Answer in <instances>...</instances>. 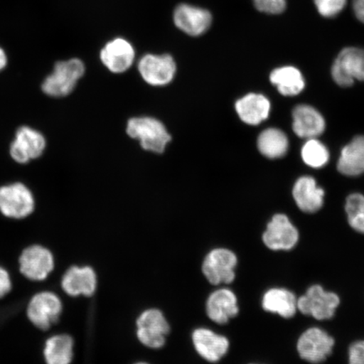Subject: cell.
<instances>
[{
	"label": "cell",
	"instance_id": "277c9868",
	"mask_svg": "<svg viewBox=\"0 0 364 364\" xmlns=\"http://www.w3.org/2000/svg\"><path fill=\"white\" fill-rule=\"evenodd\" d=\"M84 63L78 58L58 62L53 72L45 79L43 92L52 97H63L75 90L77 82L85 75Z\"/></svg>",
	"mask_w": 364,
	"mask_h": 364
},
{
	"label": "cell",
	"instance_id": "9c48e42d",
	"mask_svg": "<svg viewBox=\"0 0 364 364\" xmlns=\"http://www.w3.org/2000/svg\"><path fill=\"white\" fill-rule=\"evenodd\" d=\"M169 332V323L159 309H147L136 320V336L149 348H161Z\"/></svg>",
	"mask_w": 364,
	"mask_h": 364
},
{
	"label": "cell",
	"instance_id": "e575fe53",
	"mask_svg": "<svg viewBox=\"0 0 364 364\" xmlns=\"http://www.w3.org/2000/svg\"><path fill=\"white\" fill-rule=\"evenodd\" d=\"M135 364H149V363H135Z\"/></svg>",
	"mask_w": 364,
	"mask_h": 364
},
{
	"label": "cell",
	"instance_id": "484cf974",
	"mask_svg": "<svg viewBox=\"0 0 364 364\" xmlns=\"http://www.w3.org/2000/svg\"><path fill=\"white\" fill-rule=\"evenodd\" d=\"M258 149L264 156L269 159L284 157L289 149V140L279 129L263 131L258 138Z\"/></svg>",
	"mask_w": 364,
	"mask_h": 364
},
{
	"label": "cell",
	"instance_id": "7c38bea8",
	"mask_svg": "<svg viewBox=\"0 0 364 364\" xmlns=\"http://www.w3.org/2000/svg\"><path fill=\"white\" fill-rule=\"evenodd\" d=\"M138 68L144 80L152 86L170 84L176 73V62L169 54H147L140 59Z\"/></svg>",
	"mask_w": 364,
	"mask_h": 364
},
{
	"label": "cell",
	"instance_id": "7a4b0ae2",
	"mask_svg": "<svg viewBox=\"0 0 364 364\" xmlns=\"http://www.w3.org/2000/svg\"><path fill=\"white\" fill-rule=\"evenodd\" d=\"M127 134L138 139L148 151L161 154L171 142V136L161 122L154 117H134L127 122Z\"/></svg>",
	"mask_w": 364,
	"mask_h": 364
},
{
	"label": "cell",
	"instance_id": "cb8c5ba5",
	"mask_svg": "<svg viewBox=\"0 0 364 364\" xmlns=\"http://www.w3.org/2000/svg\"><path fill=\"white\" fill-rule=\"evenodd\" d=\"M338 169L341 174L358 176L364 173V136H358L341 150Z\"/></svg>",
	"mask_w": 364,
	"mask_h": 364
},
{
	"label": "cell",
	"instance_id": "ba28073f",
	"mask_svg": "<svg viewBox=\"0 0 364 364\" xmlns=\"http://www.w3.org/2000/svg\"><path fill=\"white\" fill-rule=\"evenodd\" d=\"M334 346V338L326 331L318 327H311L299 336L297 351L303 360L318 364L326 360Z\"/></svg>",
	"mask_w": 364,
	"mask_h": 364
},
{
	"label": "cell",
	"instance_id": "3957f363",
	"mask_svg": "<svg viewBox=\"0 0 364 364\" xmlns=\"http://www.w3.org/2000/svg\"><path fill=\"white\" fill-rule=\"evenodd\" d=\"M21 274L33 283L48 279L55 268V258L51 250L41 244H31L21 250L18 257Z\"/></svg>",
	"mask_w": 364,
	"mask_h": 364
},
{
	"label": "cell",
	"instance_id": "ffe728a7",
	"mask_svg": "<svg viewBox=\"0 0 364 364\" xmlns=\"http://www.w3.org/2000/svg\"><path fill=\"white\" fill-rule=\"evenodd\" d=\"M293 129L302 139H316L325 131L324 118L315 108L306 105L295 107L293 112Z\"/></svg>",
	"mask_w": 364,
	"mask_h": 364
},
{
	"label": "cell",
	"instance_id": "f1b7e54d",
	"mask_svg": "<svg viewBox=\"0 0 364 364\" xmlns=\"http://www.w3.org/2000/svg\"><path fill=\"white\" fill-rule=\"evenodd\" d=\"M346 3L347 0H315L318 13L327 18L338 16L343 10Z\"/></svg>",
	"mask_w": 364,
	"mask_h": 364
},
{
	"label": "cell",
	"instance_id": "d4e9b609",
	"mask_svg": "<svg viewBox=\"0 0 364 364\" xmlns=\"http://www.w3.org/2000/svg\"><path fill=\"white\" fill-rule=\"evenodd\" d=\"M270 80L279 92L287 97L297 95L304 88V80L301 73L292 66L277 68L272 72Z\"/></svg>",
	"mask_w": 364,
	"mask_h": 364
},
{
	"label": "cell",
	"instance_id": "9a60e30c",
	"mask_svg": "<svg viewBox=\"0 0 364 364\" xmlns=\"http://www.w3.org/2000/svg\"><path fill=\"white\" fill-rule=\"evenodd\" d=\"M97 279L90 267L72 266L63 275L61 288L67 295L78 297L92 296L97 290Z\"/></svg>",
	"mask_w": 364,
	"mask_h": 364
},
{
	"label": "cell",
	"instance_id": "2e32d148",
	"mask_svg": "<svg viewBox=\"0 0 364 364\" xmlns=\"http://www.w3.org/2000/svg\"><path fill=\"white\" fill-rule=\"evenodd\" d=\"M238 299L233 291L220 289L208 298L206 312L209 318L218 325H225L238 315Z\"/></svg>",
	"mask_w": 364,
	"mask_h": 364
},
{
	"label": "cell",
	"instance_id": "e0dca14e",
	"mask_svg": "<svg viewBox=\"0 0 364 364\" xmlns=\"http://www.w3.org/2000/svg\"><path fill=\"white\" fill-rule=\"evenodd\" d=\"M135 51L133 46L124 38H116L108 43L101 52V60L114 74H122L133 65Z\"/></svg>",
	"mask_w": 364,
	"mask_h": 364
},
{
	"label": "cell",
	"instance_id": "d6986e66",
	"mask_svg": "<svg viewBox=\"0 0 364 364\" xmlns=\"http://www.w3.org/2000/svg\"><path fill=\"white\" fill-rule=\"evenodd\" d=\"M293 195L296 204L304 213H316L324 203V191L312 177L304 176L296 181Z\"/></svg>",
	"mask_w": 364,
	"mask_h": 364
},
{
	"label": "cell",
	"instance_id": "4316f807",
	"mask_svg": "<svg viewBox=\"0 0 364 364\" xmlns=\"http://www.w3.org/2000/svg\"><path fill=\"white\" fill-rule=\"evenodd\" d=\"M304 163L313 168L324 166L329 161V152L325 145L316 139H308L301 151Z\"/></svg>",
	"mask_w": 364,
	"mask_h": 364
},
{
	"label": "cell",
	"instance_id": "836d02e7",
	"mask_svg": "<svg viewBox=\"0 0 364 364\" xmlns=\"http://www.w3.org/2000/svg\"><path fill=\"white\" fill-rule=\"evenodd\" d=\"M7 65V56L4 49L0 48V71L3 70Z\"/></svg>",
	"mask_w": 364,
	"mask_h": 364
},
{
	"label": "cell",
	"instance_id": "6da1fadb",
	"mask_svg": "<svg viewBox=\"0 0 364 364\" xmlns=\"http://www.w3.org/2000/svg\"><path fill=\"white\" fill-rule=\"evenodd\" d=\"M63 302L53 291L43 290L34 294L27 303L26 315L31 325L47 331L60 320Z\"/></svg>",
	"mask_w": 364,
	"mask_h": 364
},
{
	"label": "cell",
	"instance_id": "8fae6325",
	"mask_svg": "<svg viewBox=\"0 0 364 364\" xmlns=\"http://www.w3.org/2000/svg\"><path fill=\"white\" fill-rule=\"evenodd\" d=\"M299 239L297 228L284 215L273 216L262 235L263 243L268 249L274 252H288L294 249L298 244Z\"/></svg>",
	"mask_w": 364,
	"mask_h": 364
},
{
	"label": "cell",
	"instance_id": "d6a6232c",
	"mask_svg": "<svg viewBox=\"0 0 364 364\" xmlns=\"http://www.w3.org/2000/svg\"><path fill=\"white\" fill-rule=\"evenodd\" d=\"M353 10L358 21L364 23V0H353Z\"/></svg>",
	"mask_w": 364,
	"mask_h": 364
},
{
	"label": "cell",
	"instance_id": "d590c367",
	"mask_svg": "<svg viewBox=\"0 0 364 364\" xmlns=\"http://www.w3.org/2000/svg\"><path fill=\"white\" fill-rule=\"evenodd\" d=\"M252 364H256V363H252Z\"/></svg>",
	"mask_w": 364,
	"mask_h": 364
},
{
	"label": "cell",
	"instance_id": "30bf717a",
	"mask_svg": "<svg viewBox=\"0 0 364 364\" xmlns=\"http://www.w3.org/2000/svg\"><path fill=\"white\" fill-rule=\"evenodd\" d=\"M332 78L343 87H349L355 80L364 81V50L348 48L336 59L331 70Z\"/></svg>",
	"mask_w": 364,
	"mask_h": 364
},
{
	"label": "cell",
	"instance_id": "1f68e13d",
	"mask_svg": "<svg viewBox=\"0 0 364 364\" xmlns=\"http://www.w3.org/2000/svg\"><path fill=\"white\" fill-rule=\"evenodd\" d=\"M349 364H364V340L355 341L348 350Z\"/></svg>",
	"mask_w": 364,
	"mask_h": 364
},
{
	"label": "cell",
	"instance_id": "44dd1931",
	"mask_svg": "<svg viewBox=\"0 0 364 364\" xmlns=\"http://www.w3.org/2000/svg\"><path fill=\"white\" fill-rule=\"evenodd\" d=\"M297 297L290 290L284 288L268 289L263 294L262 306L264 311L285 318L295 316L298 311Z\"/></svg>",
	"mask_w": 364,
	"mask_h": 364
},
{
	"label": "cell",
	"instance_id": "4dcf8cb0",
	"mask_svg": "<svg viewBox=\"0 0 364 364\" xmlns=\"http://www.w3.org/2000/svg\"><path fill=\"white\" fill-rule=\"evenodd\" d=\"M13 290V280L10 272L0 264V300L7 297Z\"/></svg>",
	"mask_w": 364,
	"mask_h": 364
},
{
	"label": "cell",
	"instance_id": "f546056e",
	"mask_svg": "<svg viewBox=\"0 0 364 364\" xmlns=\"http://www.w3.org/2000/svg\"><path fill=\"white\" fill-rule=\"evenodd\" d=\"M253 2L259 11L271 15H279L286 9L285 0H253Z\"/></svg>",
	"mask_w": 364,
	"mask_h": 364
},
{
	"label": "cell",
	"instance_id": "7402d4cb",
	"mask_svg": "<svg viewBox=\"0 0 364 364\" xmlns=\"http://www.w3.org/2000/svg\"><path fill=\"white\" fill-rule=\"evenodd\" d=\"M235 109L241 121L257 125L269 116L271 104L262 95L248 94L236 102Z\"/></svg>",
	"mask_w": 364,
	"mask_h": 364
},
{
	"label": "cell",
	"instance_id": "603a6c76",
	"mask_svg": "<svg viewBox=\"0 0 364 364\" xmlns=\"http://www.w3.org/2000/svg\"><path fill=\"white\" fill-rule=\"evenodd\" d=\"M75 341L68 334H57L45 341L43 358L46 364H71Z\"/></svg>",
	"mask_w": 364,
	"mask_h": 364
},
{
	"label": "cell",
	"instance_id": "8992f818",
	"mask_svg": "<svg viewBox=\"0 0 364 364\" xmlns=\"http://www.w3.org/2000/svg\"><path fill=\"white\" fill-rule=\"evenodd\" d=\"M35 210L33 193L21 182L0 188V213L11 220H24Z\"/></svg>",
	"mask_w": 364,
	"mask_h": 364
},
{
	"label": "cell",
	"instance_id": "ac0fdd59",
	"mask_svg": "<svg viewBox=\"0 0 364 364\" xmlns=\"http://www.w3.org/2000/svg\"><path fill=\"white\" fill-rule=\"evenodd\" d=\"M193 343L200 356L210 363L220 361L230 348V341L225 336L207 328L195 330Z\"/></svg>",
	"mask_w": 364,
	"mask_h": 364
},
{
	"label": "cell",
	"instance_id": "52a82bcc",
	"mask_svg": "<svg viewBox=\"0 0 364 364\" xmlns=\"http://www.w3.org/2000/svg\"><path fill=\"white\" fill-rule=\"evenodd\" d=\"M238 259L230 250L218 248L211 250L203 263V272L213 285L229 284L235 279Z\"/></svg>",
	"mask_w": 364,
	"mask_h": 364
},
{
	"label": "cell",
	"instance_id": "5bb4252c",
	"mask_svg": "<svg viewBox=\"0 0 364 364\" xmlns=\"http://www.w3.org/2000/svg\"><path fill=\"white\" fill-rule=\"evenodd\" d=\"M173 20L184 33L198 36L210 28L213 18L211 13L204 9L181 4L176 8Z\"/></svg>",
	"mask_w": 364,
	"mask_h": 364
},
{
	"label": "cell",
	"instance_id": "5b68a950",
	"mask_svg": "<svg viewBox=\"0 0 364 364\" xmlns=\"http://www.w3.org/2000/svg\"><path fill=\"white\" fill-rule=\"evenodd\" d=\"M340 303L338 294L326 291L321 285L315 284L298 299L297 308L304 316H311L317 321H326L335 316Z\"/></svg>",
	"mask_w": 364,
	"mask_h": 364
},
{
	"label": "cell",
	"instance_id": "83f0119b",
	"mask_svg": "<svg viewBox=\"0 0 364 364\" xmlns=\"http://www.w3.org/2000/svg\"><path fill=\"white\" fill-rule=\"evenodd\" d=\"M346 213L349 225L364 235V196L359 193L350 195L346 202Z\"/></svg>",
	"mask_w": 364,
	"mask_h": 364
},
{
	"label": "cell",
	"instance_id": "4fadbf2b",
	"mask_svg": "<svg viewBox=\"0 0 364 364\" xmlns=\"http://www.w3.org/2000/svg\"><path fill=\"white\" fill-rule=\"evenodd\" d=\"M46 145L44 136L40 132L30 127H21L11 145V156L16 162L26 164L42 156Z\"/></svg>",
	"mask_w": 364,
	"mask_h": 364
}]
</instances>
